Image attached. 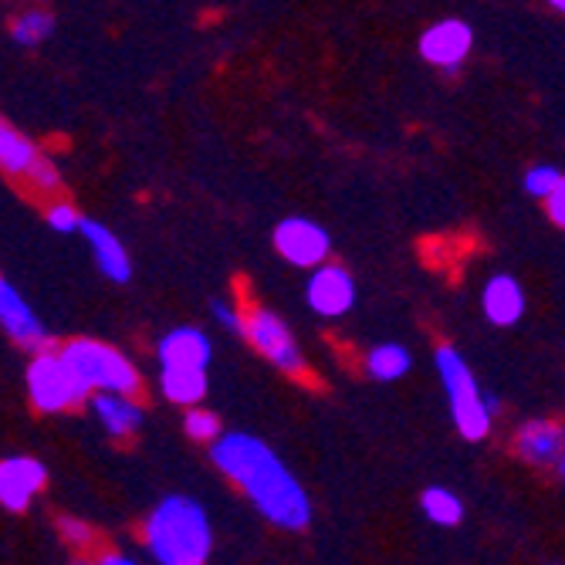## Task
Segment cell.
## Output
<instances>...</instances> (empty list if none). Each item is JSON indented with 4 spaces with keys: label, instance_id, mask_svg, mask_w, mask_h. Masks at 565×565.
<instances>
[{
    "label": "cell",
    "instance_id": "cell-6",
    "mask_svg": "<svg viewBox=\"0 0 565 565\" xmlns=\"http://www.w3.org/2000/svg\"><path fill=\"white\" fill-rule=\"evenodd\" d=\"M28 396L41 414H65V409H75L85 399H92V390L75 376V370L65 363L62 349L55 345L34 352L28 366Z\"/></svg>",
    "mask_w": 565,
    "mask_h": 565
},
{
    "label": "cell",
    "instance_id": "cell-18",
    "mask_svg": "<svg viewBox=\"0 0 565 565\" xmlns=\"http://www.w3.org/2000/svg\"><path fill=\"white\" fill-rule=\"evenodd\" d=\"M160 393L177 406H196L207 396V370L203 366H160Z\"/></svg>",
    "mask_w": 565,
    "mask_h": 565
},
{
    "label": "cell",
    "instance_id": "cell-7",
    "mask_svg": "<svg viewBox=\"0 0 565 565\" xmlns=\"http://www.w3.org/2000/svg\"><path fill=\"white\" fill-rule=\"evenodd\" d=\"M271 244L278 250V258L288 262L291 268L312 271L319 265H326L332 258V237L329 231L312 221V217H285L278 221Z\"/></svg>",
    "mask_w": 565,
    "mask_h": 565
},
{
    "label": "cell",
    "instance_id": "cell-14",
    "mask_svg": "<svg viewBox=\"0 0 565 565\" xmlns=\"http://www.w3.org/2000/svg\"><path fill=\"white\" fill-rule=\"evenodd\" d=\"M78 231H82V237L92 247V258H95L98 271L106 275L109 281H116V285H126L132 278V262H129L126 244L106 224H98L92 217H82V227Z\"/></svg>",
    "mask_w": 565,
    "mask_h": 565
},
{
    "label": "cell",
    "instance_id": "cell-1",
    "mask_svg": "<svg viewBox=\"0 0 565 565\" xmlns=\"http://www.w3.org/2000/svg\"><path fill=\"white\" fill-rule=\"evenodd\" d=\"M211 460L275 529L305 532L312 522V498L268 440L254 434H221L211 444Z\"/></svg>",
    "mask_w": 565,
    "mask_h": 565
},
{
    "label": "cell",
    "instance_id": "cell-21",
    "mask_svg": "<svg viewBox=\"0 0 565 565\" xmlns=\"http://www.w3.org/2000/svg\"><path fill=\"white\" fill-rule=\"evenodd\" d=\"M51 31H55V18H51L47 11H24L11 24V38L21 47H38L41 41L51 38Z\"/></svg>",
    "mask_w": 565,
    "mask_h": 565
},
{
    "label": "cell",
    "instance_id": "cell-8",
    "mask_svg": "<svg viewBox=\"0 0 565 565\" xmlns=\"http://www.w3.org/2000/svg\"><path fill=\"white\" fill-rule=\"evenodd\" d=\"M471 51H475V31L460 18H440L420 34V58L447 75H457L465 68Z\"/></svg>",
    "mask_w": 565,
    "mask_h": 565
},
{
    "label": "cell",
    "instance_id": "cell-12",
    "mask_svg": "<svg viewBox=\"0 0 565 565\" xmlns=\"http://www.w3.org/2000/svg\"><path fill=\"white\" fill-rule=\"evenodd\" d=\"M515 454L532 468H548L558 465L565 457V424L539 417V420H525L515 430Z\"/></svg>",
    "mask_w": 565,
    "mask_h": 565
},
{
    "label": "cell",
    "instance_id": "cell-20",
    "mask_svg": "<svg viewBox=\"0 0 565 565\" xmlns=\"http://www.w3.org/2000/svg\"><path fill=\"white\" fill-rule=\"evenodd\" d=\"M420 511L437 529H457L465 522V501H460L450 488H427L420 494Z\"/></svg>",
    "mask_w": 565,
    "mask_h": 565
},
{
    "label": "cell",
    "instance_id": "cell-3",
    "mask_svg": "<svg viewBox=\"0 0 565 565\" xmlns=\"http://www.w3.org/2000/svg\"><path fill=\"white\" fill-rule=\"evenodd\" d=\"M434 366H437V376H440V386H444V396H447L454 430L468 444L488 440L491 427H494V414L484 403V390H481L475 370L468 366V359L457 352V345L440 342L434 349Z\"/></svg>",
    "mask_w": 565,
    "mask_h": 565
},
{
    "label": "cell",
    "instance_id": "cell-24",
    "mask_svg": "<svg viewBox=\"0 0 565 565\" xmlns=\"http://www.w3.org/2000/svg\"><path fill=\"white\" fill-rule=\"evenodd\" d=\"M562 177H565V173H562L558 167H552V163H535V167L525 170V193L535 196V200H545V196L558 186Z\"/></svg>",
    "mask_w": 565,
    "mask_h": 565
},
{
    "label": "cell",
    "instance_id": "cell-31",
    "mask_svg": "<svg viewBox=\"0 0 565 565\" xmlns=\"http://www.w3.org/2000/svg\"><path fill=\"white\" fill-rule=\"evenodd\" d=\"M555 468H558V478H562V481H565V457H562V460H558V465H555Z\"/></svg>",
    "mask_w": 565,
    "mask_h": 565
},
{
    "label": "cell",
    "instance_id": "cell-29",
    "mask_svg": "<svg viewBox=\"0 0 565 565\" xmlns=\"http://www.w3.org/2000/svg\"><path fill=\"white\" fill-rule=\"evenodd\" d=\"M98 562H102V565H132L136 558H132V555H122V552H102Z\"/></svg>",
    "mask_w": 565,
    "mask_h": 565
},
{
    "label": "cell",
    "instance_id": "cell-2",
    "mask_svg": "<svg viewBox=\"0 0 565 565\" xmlns=\"http://www.w3.org/2000/svg\"><path fill=\"white\" fill-rule=\"evenodd\" d=\"M142 542L160 565H203L214 555V525L200 501L170 494L146 515Z\"/></svg>",
    "mask_w": 565,
    "mask_h": 565
},
{
    "label": "cell",
    "instance_id": "cell-13",
    "mask_svg": "<svg viewBox=\"0 0 565 565\" xmlns=\"http://www.w3.org/2000/svg\"><path fill=\"white\" fill-rule=\"evenodd\" d=\"M525 288L515 275H491L481 288V312L491 326L498 329H511V326H519L522 316H525Z\"/></svg>",
    "mask_w": 565,
    "mask_h": 565
},
{
    "label": "cell",
    "instance_id": "cell-17",
    "mask_svg": "<svg viewBox=\"0 0 565 565\" xmlns=\"http://www.w3.org/2000/svg\"><path fill=\"white\" fill-rule=\"evenodd\" d=\"M41 157L44 152L38 149V142L0 116V170L14 180H28Z\"/></svg>",
    "mask_w": 565,
    "mask_h": 565
},
{
    "label": "cell",
    "instance_id": "cell-28",
    "mask_svg": "<svg viewBox=\"0 0 565 565\" xmlns=\"http://www.w3.org/2000/svg\"><path fill=\"white\" fill-rule=\"evenodd\" d=\"M545 203V214H548V221L555 224V227H562L565 231V177L558 180V186L542 200Z\"/></svg>",
    "mask_w": 565,
    "mask_h": 565
},
{
    "label": "cell",
    "instance_id": "cell-16",
    "mask_svg": "<svg viewBox=\"0 0 565 565\" xmlns=\"http://www.w3.org/2000/svg\"><path fill=\"white\" fill-rule=\"evenodd\" d=\"M92 409L98 424L106 427L113 437H132L142 427V406L136 403L132 393H113V390H95L92 393Z\"/></svg>",
    "mask_w": 565,
    "mask_h": 565
},
{
    "label": "cell",
    "instance_id": "cell-25",
    "mask_svg": "<svg viewBox=\"0 0 565 565\" xmlns=\"http://www.w3.org/2000/svg\"><path fill=\"white\" fill-rule=\"evenodd\" d=\"M24 183H28L34 193L51 196V193H58V190H62V170L55 167V160L41 157V160H38V167L31 170V177H28Z\"/></svg>",
    "mask_w": 565,
    "mask_h": 565
},
{
    "label": "cell",
    "instance_id": "cell-4",
    "mask_svg": "<svg viewBox=\"0 0 565 565\" xmlns=\"http://www.w3.org/2000/svg\"><path fill=\"white\" fill-rule=\"evenodd\" d=\"M65 363L75 370V376L95 393V390H113V393H139V370L132 366V359H126V352H119L109 342L98 339H72L65 345H58Z\"/></svg>",
    "mask_w": 565,
    "mask_h": 565
},
{
    "label": "cell",
    "instance_id": "cell-9",
    "mask_svg": "<svg viewBox=\"0 0 565 565\" xmlns=\"http://www.w3.org/2000/svg\"><path fill=\"white\" fill-rule=\"evenodd\" d=\"M305 305L312 308L319 319L349 316L355 305V278L349 275V268H342L335 262L312 268L305 281Z\"/></svg>",
    "mask_w": 565,
    "mask_h": 565
},
{
    "label": "cell",
    "instance_id": "cell-15",
    "mask_svg": "<svg viewBox=\"0 0 565 565\" xmlns=\"http://www.w3.org/2000/svg\"><path fill=\"white\" fill-rule=\"evenodd\" d=\"M157 359H160V366H203L207 370L214 359V345H211L207 332H200L196 326H177L160 339Z\"/></svg>",
    "mask_w": 565,
    "mask_h": 565
},
{
    "label": "cell",
    "instance_id": "cell-5",
    "mask_svg": "<svg viewBox=\"0 0 565 565\" xmlns=\"http://www.w3.org/2000/svg\"><path fill=\"white\" fill-rule=\"evenodd\" d=\"M244 339L250 342V349L258 352L271 370H278L281 376L288 380H301L308 383L312 380V370H308V359H305V349L301 342L295 339L291 326L271 312L268 305H247V329H244Z\"/></svg>",
    "mask_w": 565,
    "mask_h": 565
},
{
    "label": "cell",
    "instance_id": "cell-27",
    "mask_svg": "<svg viewBox=\"0 0 565 565\" xmlns=\"http://www.w3.org/2000/svg\"><path fill=\"white\" fill-rule=\"evenodd\" d=\"M58 535H62L72 548H78V552H85V548H92V545H95V532H92V525H88V522H78V519H72V515L58 519Z\"/></svg>",
    "mask_w": 565,
    "mask_h": 565
},
{
    "label": "cell",
    "instance_id": "cell-26",
    "mask_svg": "<svg viewBox=\"0 0 565 565\" xmlns=\"http://www.w3.org/2000/svg\"><path fill=\"white\" fill-rule=\"evenodd\" d=\"M44 221H47V227L55 231V234H75V231L82 227V214L72 207L68 200H55V203H47Z\"/></svg>",
    "mask_w": 565,
    "mask_h": 565
},
{
    "label": "cell",
    "instance_id": "cell-10",
    "mask_svg": "<svg viewBox=\"0 0 565 565\" xmlns=\"http://www.w3.org/2000/svg\"><path fill=\"white\" fill-rule=\"evenodd\" d=\"M0 326H4L8 335L14 342H21L24 349H34V352L55 349V342L47 339V332L41 326V319L31 312V305L24 301V295L8 278H0Z\"/></svg>",
    "mask_w": 565,
    "mask_h": 565
},
{
    "label": "cell",
    "instance_id": "cell-22",
    "mask_svg": "<svg viewBox=\"0 0 565 565\" xmlns=\"http://www.w3.org/2000/svg\"><path fill=\"white\" fill-rule=\"evenodd\" d=\"M183 430L190 440H200V444H214L224 427H221V417L211 414V409H203L200 403L196 406H186V417H183Z\"/></svg>",
    "mask_w": 565,
    "mask_h": 565
},
{
    "label": "cell",
    "instance_id": "cell-23",
    "mask_svg": "<svg viewBox=\"0 0 565 565\" xmlns=\"http://www.w3.org/2000/svg\"><path fill=\"white\" fill-rule=\"evenodd\" d=\"M211 316L214 322L227 332V335H237L244 339V329H247V305L234 301V298H217L211 305Z\"/></svg>",
    "mask_w": 565,
    "mask_h": 565
},
{
    "label": "cell",
    "instance_id": "cell-11",
    "mask_svg": "<svg viewBox=\"0 0 565 565\" xmlns=\"http://www.w3.org/2000/svg\"><path fill=\"white\" fill-rule=\"evenodd\" d=\"M47 484V471L34 457H4L0 460V504L8 511H28L34 494Z\"/></svg>",
    "mask_w": 565,
    "mask_h": 565
},
{
    "label": "cell",
    "instance_id": "cell-30",
    "mask_svg": "<svg viewBox=\"0 0 565 565\" xmlns=\"http://www.w3.org/2000/svg\"><path fill=\"white\" fill-rule=\"evenodd\" d=\"M548 8H555L558 14H565V0H548Z\"/></svg>",
    "mask_w": 565,
    "mask_h": 565
},
{
    "label": "cell",
    "instance_id": "cell-19",
    "mask_svg": "<svg viewBox=\"0 0 565 565\" xmlns=\"http://www.w3.org/2000/svg\"><path fill=\"white\" fill-rule=\"evenodd\" d=\"M409 366H414V355H409V349L399 342H380L363 359L366 376L376 383H396L409 373Z\"/></svg>",
    "mask_w": 565,
    "mask_h": 565
}]
</instances>
